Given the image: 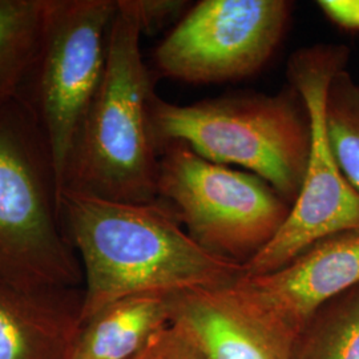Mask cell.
<instances>
[{
  "label": "cell",
  "mask_w": 359,
  "mask_h": 359,
  "mask_svg": "<svg viewBox=\"0 0 359 359\" xmlns=\"http://www.w3.org/2000/svg\"><path fill=\"white\" fill-rule=\"evenodd\" d=\"M149 116L158 152L169 142L185 144L210 163L249 169L294 204L308 168L311 130L306 108L293 88L187 105L154 95Z\"/></svg>",
  "instance_id": "277c9868"
},
{
  "label": "cell",
  "mask_w": 359,
  "mask_h": 359,
  "mask_svg": "<svg viewBox=\"0 0 359 359\" xmlns=\"http://www.w3.org/2000/svg\"><path fill=\"white\" fill-rule=\"evenodd\" d=\"M81 294L29 293L0 281V359H72Z\"/></svg>",
  "instance_id": "8fae6325"
},
{
  "label": "cell",
  "mask_w": 359,
  "mask_h": 359,
  "mask_svg": "<svg viewBox=\"0 0 359 359\" xmlns=\"http://www.w3.org/2000/svg\"><path fill=\"white\" fill-rule=\"evenodd\" d=\"M50 0H0V108L19 97L38 56Z\"/></svg>",
  "instance_id": "4fadbf2b"
},
{
  "label": "cell",
  "mask_w": 359,
  "mask_h": 359,
  "mask_svg": "<svg viewBox=\"0 0 359 359\" xmlns=\"http://www.w3.org/2000/svg\"><path fill=\"white\" fill-rule=\"evenodd\" d=\"M168 323L169 295L123 298L81 326L72 359H132Z\"/></svg>",
  "instance_id": "7c38bea8"
},
{
  "label": "cell",
  "mask_w": 359,
  "mask_h": 359,
  "mask_svg": "<svg viewBox=\"0 0 359 359\" xmlns=\"http://www.w3.org/2000/svg\"><path fill=\"white\" fill-rule=\"evenodd\" d=\"M158 154V198L212 253L245 265L290 215L292 204L253 173L210 163L181 142H169Z\"/></svg>",
  "instance_id": "5b68a950"
},
{
  "label": "cell",
  "mask_w": 359,
  "mask_h": 359,
  "mask_svg": "<svg viewBox=\"0 0 359 359\" xmlns=\"http://www.w3.org/2000/svg\"><path fill=\"white\" fill-rule=\"evenodd\" d=\"M136 0H117L103 79L79 130L62 193L148 204L158 198L160 154L151 129L154 71L144 62Z\"/></svg>",
  "instance_id": "7a4b0ae2"
},
{
  "label": "cell",
  "mask_w": 359,
  "mask_h": 359,
  "mask_svg": "<svg viewBox=\"0 0 359 359\" xmlns=\"http://www.w3.org/2000/svg\"><path fill=\"white\" fill-rule=\"evenodd\" d=\"M357 285L359 231H351L311 245L281 269L243 276L233 287L298 337L322 306Z\"/></svg>",
  "instance_id": "9c48e42d"
},
{
  "label": "cell",
  "mask_w": 359,
  "mask_h": 359,
  "mask_svg": "<svg viewBox=\"0 0 359 359\" xmlns=\"http://www.w3.org/2000/svg\"><path fill=\"white\" fill-rule=\"evenodd\" d=\"M60 213L83 269L81 326L127 297L215 290L245 274L196 243L161 198L133 204L65 191Z\"/></svg>",
  "instance_id": "6da1fadb"
},
{
  "label": "cell",
  "mask_w": 359,
  "mask_h": 359,
  "mask_svg": "<svg viewBox=\"0 0 359 359\" xmlns=\"http://www.w3.org/2000/svg\"><path fill=\"white\" fill-rule=\"evenodd\" d=\"M117 0H50L38 56L20 96L36 116L60 192L68 157L103 79Z\"/></svg>",
  "instance_id": "52a82bcc"
},
{
  "label": "cell",
  "mask_w": 359,
  "mask_h": 359,
  "mask_svg": "<svg viewBox=\"0 0 359 359\" xmlns=\"http://www.w3.org/2000/svg\"><path fill=\"white\" fill-rule=\"evenodd\" d=\"M317 4L334 25L359 32V0H320Z\"/></svg>",
  "instance_id": "ac0fdd59"
},
{
  "label": "cell",
  "mask_w": 359,
  "mask_h": 359,
  "mask_svg": "<svg viewBox=\"0 0 359 359\" xmlns=\"http://www.w3.org/2000/svg\"><path fill=\"white\" fill-rule=\"evenodd\" d=\"M345 46L318 44L295 52L287 77L306 108L311 145L308 168L281 231L244 265V276L281 269L311 245L345 231H359V192L347 181L332 149L326 97L335 75L345 69Z\"/></svg>",
  "instance_id": "8992f818"
},
{
  "label": "cell",
  "mask_w": 359,
  "mask_h": 359,
  "mask_svg": "<svg viewBox=\"0 0 359 359\" xmlns=\"http://www.w3.org/2000/svg\"><path fill=\"white\" fill-rule=\"evenodd\" d=\"M293 11L287 0H203L154 51L156 76L218 84L252 76L278 48Z\"/></svg>",
  "instance_id": "ba28073f"
},
{
  "label": "cell",
  "mask_w": 359,
  "mask_h": 359,
  "mask_svg": "<svg viewBox=\"0 0 359 359\" xmlns=\"http://www.w3.org/2000/svg\"><path fill=\"white\" fill-rule=\"evenodd\" d=\"M184 1L168 0H136V7L142 22V32L149 34L177 16L184 8Z\"/></svg>",
  "instance_id": "e0dca14e"
},
{
  "label": "cell",
  "mask_w": 359,
  "mask_h": 359,
  "mask_svg": "<svg viewBox=\"0 0 359 359\" xmlns=\"http://www.w3.org/2000/svg\"><path fill=\"white\" fill-rule=\"evenodd\" d=\"M170 321L205 359H293L297 337L231 286L169 295Z\"/></svg>",
  "instance_id": "30bf717a"
},
{
  "label": "cell",
  "mask_w": 359,
  "mask_h": 359,
  "mask_svg": "<svg viewBox=\"0 0 359 359\" xmlns=\"http://www.w3.org/2000/svg\"><path fill=\"white\" fill-rule=\"evenodd\" d=\"M326 124L335 160L359 192V84L339 71L326 97Z\"/></svg>",
  "instance_id": "9a60e30c"
},
{
  "label": "cell",
  "mask_w": 359,
  "mask_h": 359,
  "mask_svg": "<svg viewBox=\"0 0 359 359\" xmlns=\"http://www.w3.org/2000/svg\"><path fill=\"white\" fill-rule=\"evenodd\" d=\"M132 359H205L192 337L170 321Z\"/></svg>",
  "instance_id": "2e32d148"
},
{
  "label": "cell",
  "mask_w": 359,
  "mask_h": 359,
  "mask_svg": "<svg viewBox=\"0 0 359 359\" xmlns=\"http://www.w3.org/2000/svg\"><path fill=\"white\" fill-rule=\"evenodd\" d=\"M293 359H359V285L316 313L295 339Z\"/></svg>",
  "instance_id": "5bb4252c"
},
{
  "label": "cell",
  "mask_w": 359,
  "mask_h": 359,
  "mask_svg": "<svg viewBox=\"0 0 359 359\" xmlns=\"http://www.w3.org/2000/svg\"><path fill=\"white\" fill-rule=\"evenodd\" d=\"M60 198L44 133L19 96L0 108V281L29 293L69 292L83 283Z\"/></svg>",
  "instance_id": "3957f363"
}]
</instances>
